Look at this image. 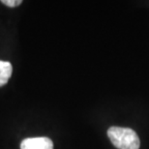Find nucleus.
Returning <instances> with one entry per match:
<instances>
[{"label": "nucleus", "mask_w": 149, "mask_h": 149, "mask_svg": "<svg viewBox=\"0 0 149 149\" xmlns=\"http://www.w3.org/2000/svg\"><path fill=\"white\" fill-rule=\"evenodd\" d=\"M109 139L118 149H139L141 141L136 133L130 128L111 127L108 130Z\"/></svg>", "instance_id": "obj_1"}, {"label": "nucleus", "mask_w": 149, "mask_h": 149, "mask_svg": "<svg viewBox=\"0 0 149 149\" xmlns=\"http://www.w3.org/2000/svg\"><path fill=\"white\" fill-rule=\"evenodd\" d=\"M20 149H53V143L52 139L46 136L28 138L22 141Z\"/></svg>", "instance_id": "obj_2"}, {"label": "nucleus", "mask_w": 149, "mask_h": 149, "mask_svg": "<svg viewBox=\"0 0 149 149\" xmlns=\"http://www.w3.org/2000/svg\"><path fill=\"white\" fill-rule=\"evenodd\" d=\"M13 72L12 64L8 61L0 60V86L5 85L10 79Z\"/></svg>", "instance_id": "obj_3"}, {"label": "nucleus", "mask_w": 149, "mask_h": 149, "mask_svg": "<svg viewBox=\"0 0 149 149\" xmlns=\"http://www.w3.org/2000/svg\"><path fill=\"white\" fill-rule=\"evenodd\" d=\"M3 4H5L6 6L8 7H11V8H14V7H17V6H19L22 4V0H2L1 1Z\"/></svg>", "instance_id": "obj_4"}]
</instances>
